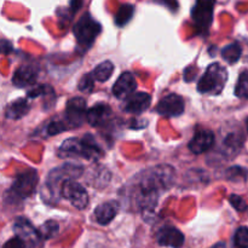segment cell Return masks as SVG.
<instances>
[{
	"label": "cell",
	"mask_w": 248,
	"mask_h": 248,
	"mask_svg": "<svg viewBox=\"0 0 248 248\" xmlns=\"http://www.w3.org/2000/svg\"><path fill=\"white\" fill-rule=\"evenodd\" d=\"M174 170L169 165H160L143 171L131 184L130 198L137 210H153L160 195L174 183Z\"/></svg>",
	"instance_id": "cell-1"
},
{
	"label": "cell",
	"mask_w": 248,
	"mask_h": 248,
	"mask_svg": "<svg viewBox=\"0 0 248 248\" xmlns=\"http://www.w3.org/2000/svg\"><path fill=\"white\" fill-rule=\"evenodd\" d=\"M84 172V167L77 164H64L56 167L47 174L45 186L43 189V198L47 202H57L60 200L61 190L67 181H74Z\"/></svg>",
	"instance_id": "cell-2"
},
{
	"label": "cell",
	"mask_w": 248,
	"mask_h": 248,
	"mask_svg": "<svg viewBox=\"0 0 248 248\" xmlns=\"http://www.w3.org/2000/svg\"><path fill=\"white\" fill-rule=\"evenodd\" d=\"M58 156L79 157L85 160H98L103 156V150L97 144L92 135H85L82 138H69L62 143L58 149Z\"/></svg>",
	"instance_id": "cell-3"
},
{
	"label": "cell",
	"mask_w": 248,
	"mask_h": 248,
	"mask_svg": "<svg viewBox=\"0 0 248 248\" xmlns=\"http://www.w3.org/2000/svg\"><path fill=\"white\" fill-rule=\"evenodd\" d=\"M228 80V72L220 63H213L206 69L198 82V91L201 93L219 94Z\"/></svg>",
	"instance_id": "cell-4"
},
{
	"label": "cell",
	"mask_w": 248,
	"mask_h": 248,
	"mask_svg": "<svg viewBox=\"0 0 248 248\" xmlns=\"http://www.w3.org/2000/svg\"><path fill=\"white\" fill-rule=\"evenodd\" d=\"M101 24L96 19L92 18L91 15H82L74 26V35L77 38L78 44L85 50L90 48L101 33Z\"/></svg>",
	"instance_id": "cell-5"
},
{
	"label": "cell",
	"mask_w": 248,
	"mask_h": 248,
	"mask_svg": "<svg viewBox=\"0 0 248 248\" xmlns=\"http://www.w3.org/2000/svg\"><path fill=\"white\" fill-rule=\"evenodd\" d=\"M38 182L39 178L35 170H27L16 177V179L12 183L11 189H10V194L16 200H23V199L29 198L35 191Z\"/></svg>",
	"instance_id": "cell-6"
},
{
	"label": "cell",
	"mask_w": 248,
	"mask_h": 248,
	"mask_svg": "<svg viewBox=\"0 0 248 248\" xmlns=\"http://www.w3.org/2000/svg\"><path fill=\"white\" fill-rule=\"evenodd\" d=\"M87 118L86 102L81 97H73L67 102L64 111V121L69 128L79 127Z\"/></svg>",
	"instance_id": "cell-7"
},
{
	"label": "cell",
	"mask_w": 248,
	"mask_h": 248,
	"mask_svg": "<svg viewBox=\"0 0 248 248\" xmlns=\"http://www.w3.org/2000/svg\"><path fill=\"white\" fill-rule=\"evenodd\" d=\"M61 195L78 210H84L89 203V195L84 186L75 181H67L62 186Z\"/></svg>",
	"instance_id": "cell-8"
},
{
	"label": "cell",
	"mask_w": 248,
	"mask_h": 248,
	"mask_svg": "<svg viewBox=\"0 0 248 248\" xmlns=\"http://www.w3.org/2000/svg\"><path fill=\"white\" fill-rule=\"evenodd\" d=\"M12 228H14V232L16 234V236L19 237L26 244L27 247L35 248L39 246V244L41 241L39 230H36L28 219H26L23 217L16 218Z\"/></svg>",
	"instance_id": "cell-9"
},
{
	"label": "cell",
	"mask_w": 248,
	"mask_h": 248,
	"mask_svg": "<svg viewBox=\"0 0 248 248\" xmlns=\"http://www.w3.org/2000/svg\"><path fill=\"white\" fill-rule=\"evenodd\" d=\"M156 111L167 118L179 116L184 113V101L179 94H167L162 97L156 106Z\"/></svg>",
	"instance_id": "cell-10"
},
{
	"label": "cell",
	"mask_w": 248,
	"mask_h": 248,
	"mask_svg": "<svg viewBox=\"0 0 248 248\" xmlns=\"http://www.w3.org/2000/svg\"><path fill=\"white\" fill-rule=\"evenodd\" d=\"M213 7H215V2L212 1H198L194 5L191 16L196 27L201 31H206L212 24Z\"/></svg>",
	"instance_id": "cell-11"
},
{
	"label": "cell",
	"mask_w": 248,
	"mask_h": 248,
	"mask_svg": "<svg viewBox=\"0 0 248 248\" xmlns=\"http://www.w3.org/2000/svg\"><path fill=\"white\" fill-rule=\"evenodd\" d=\"M215 144V135L210 130H199L194 135L193 140L189 142V150L199 155L210 150Z\"/></svg>",
	"instance_id": "cell-12"
},
{
	"label": "cell",
	"mask_w": 248,
	"mask_h": 248,
	"mask_svg": "<svg viewBox=\"0 0 248 248\" xmlns=\"http://www.w3.org/2000/svg\"><path fill=\"white\" fill-rule=\"evenodd\" d=\"M136 89H137V81L135 77L130 72H126L123 73L114 84L113 94L116 98L126 99L135 93Z\"/></svg>",
	"instance_id": "cell-13"
},
{
	"label": "cell",
	"mask_w": 248,
	"mask_h": 248,
	"mask_svg": "<svg viewBox=\"0 0 248 248\" xmlns=\"http://www.w3.org/2000/svg\"><path fill=\"white\" fill-rule=\"evenodd\" d=\"M152 103V97L147 92H136L125 99L123 104L124 111L130 114H140L147 110Z\"/></svg>",
	"instance_id": "cell-14"
},
{
	"label": "cell",
	"mask_w": 248,
	"mask_h": 248,
	"mask_svg": "<svg viewBox=\"0 0 248 248\" xmlns=\"http://www.w3.org/2000/svg\"><path fill=\"white\" fill-rule=\"evenodd\" d=\"M39 69L31 64H23L15 72L12 82L17 87H29L33 86L38 79Z\"/></svg>",
	"instance_id": "cell-15"
},
{
	"label": "cell",
	"mask_w": 248,
	"mask_h": 248,
	"mask_svg": "<svg viewBox=\"0 0 248 248\" xmlns=\"http://www.w3.org/2000/svg\"><path fill=\"white\" fill-rule=\"evenodd\" d=\"M111 108L106 103H98L94 104L91 109L87 110V123L92 126V127H101V126L106 125L111 118Z\"/></svg>",
	"instance_id": "cell-16"
},
{
	"label": "cell",
	"mask_w": 248,
	"mask_h": 248,
	"mask_svg": "<svg viewBox=\"0 0 248 248\" xmlns=\"http://www.w3.org/2000/svg\"><path fill=\"white\" fill-rule=\"evenodd\" d=\"M156 240L161 246L181 248L184 245V235L174 227H165L157 232Z\"/></svg>",
	"instance_id": "cell-17"
},
{
	"label": "cell",
	"mask_w": 248,
	"mask_h": 248,
	"mask_svg": "<svg viewBox=\"0 0 248 248\" xmlns=\"http://www.w3.org/2000/svg\"><path fill=\"white\" fill-rule=\"evenodd\" d=\"M119 211V203L116 201H107L97 206L94 210V218L101 225H107L116 217Z\"/></svg>",
	"instance_id": "cell-18"
},
{
	"label": "cell",
	"mask_w": 248,
	"mask_h": 248,
	"mask_svg": "<svg viewBox=\"0 0 248 248\" xmlns=\"http://www.w3.org/2000/svg\"><path fill=\"white\" fill-rule=\"evenodd\" d=\"M31 109L28 101L27 99H17L10 103L5 109V116L11 120H18V119L23 118Z\"/></svg>",
	"instance_id": "cell-19"
},
{
	"label": "cell",
	"mask_w": 248,
	"mask_h": 248,
	"mask_svg": "<svg viewBox=\"0 0 248 248\" xmlns=\"http://www.w3.org/2000/svg\"><path fill=\"white\" fill-rule=\"evenodd\" d=\"M242 144H244V140H242L241 135H237V133H230L227 136V138L224 140V145H223V149L224 153L230 157L236 156L237 154L241 150Z\"/></svg>",
	"instance_id": "cell-20"
},
{
	"label": "cell",
	"mask_w": 248,
	"mask_h": 248,
	"mask_svg": "<svg viewBox=\"0 0 248 248\" xmlns=\"http://www.w3.org/2000/svg\"><path fill=\"white\" fill-rule=\"evenodd\" d=\"M114 72V64L110 61H104V62L99 63L92 72V77L94 80L99 82H104L111 77Z\"/></svg>",
	"instance_id": "cell-21"
},
{
	"label": "cell",
	"mask_w": 248,
	"mask_h": 248,
	"mask_svg": "<svg viewBox=\"0 0 248 248\" xmlns=\"http://www.w3.org/2000/svg\"><path fill=\"white\" fill-rule=\"evenodd\" d=\"M242 53V48L240 46L239 43H232L230 45H227L222 51V56L224 58L225 62H228L229 64L232 63H236L240 60Z\"/></svg>",
	"instance_id": "cell-22"
},
{
	"label": "cell",
	"mask_w": 248,
	"mask_h": 248,
	"mask_svg": "<svg viewBox=\"0 0 248 248\" xmlns=\"http://www.w3.org/2000/svg\"><path fill=\"white\" fill-rule=\"evenodd\" d=\"M133 14H135V7L131 4H125L119 9L118 14L115 16V23L119 27H124L125 24H127L130 22V19L132 18Z\"/></svg>",
	"instance_id": "cell-23"
},
{
	"label": "cell",
	"mask_w": 248,
	"mask_h": 248,
	"mask_svg": "<svg viewBox=\"0 0 248 248\" xmlns=\"http://www.w3.org/2000/svg\"><path fill=\"white\" fill-rule=\"evenodd\" d=\"M235 94L239 98L248 99V70H244L240 74L235 87Z\"/></svg>",
	"instance_id": "cell-24"
},
{
	"label": "cell",
	"mask_w": 248,
	"mask_h": 248,
	"mask_svg": "<svg viewBox=\"0 0 248 248\" xmlns=\"http://www.w3.org/2000/svg\"><path fill=\"white\" fill-rule=\"evenodd\" d=\"M58 229H60V227H58L57 223L53 222V220H48L39 228V234H40L41 239L44 240L52 239L58 232Z\"/></svg>",
	"instance_id": "cell-25"
},
{
	"label": "cell",
	"mask_w": 248,
	"mask_h": 248,
	"mask_svg": "<svg viewBox=\"0 0 248 248\" xmlns=\"http://www.w3.org/2000/svg\"><path fill=\"white\" fill-rule=\"evenodd\" d=\"M234 245L236 248H248V228L241 227L236 230L234 236Z\"/></svg>",
	"instance_id": "cell-26"
},
{
	"label": "cell",
	"mask_w": 248,
	"mask_h": 248,
	"mask_svg": "<svg viewBox=\"0 0 248 248\" xmlns=\"http://www.w3.org/2000/svg\"><path fill=\"white\" fill-rule=\"evenodd\" d=\"M248 171L242 167H232L227 171V177L230 181H246Z\"/></svg>",
	"instance_id": "cell-27"
},
{
	"label": "cell",
	"mask_w": 248,
	"mask_h": 248,
	"mask_svg": "<svg viewBox=\"0 0 248 248\" xmlns=\"http://www.w3.org/2000/svg\"><path fill=\"white\" fill-rule=\"evenodd\" d=\"M68 125L65 124V121L62 120H53L51 121L47 125V128H46V132H47L48 136H55L57 133L63 132V131L68 130Z\"/></svg>",
	"instance_id": "cell-28"
},
{
	"label": "cell",
	"mask_w": 248,
	"mask_h": 248,
	"mask_svg": "<svg viewBox=\"0 0 248 248\" xmlns=\"http://www.w3.org/2000/svg\"><path fill=\"white\" fill-rule=\"evenodd\" d=\"M93 77H92V73H90V74H86L84 75V77L81 78V80H80L79 82V90L82 92H91L92 89H93Z\"/></svg>",
	"instance_id": "cell-29"
},
{
	"label": "cell",
	"mask_w": 248,
	"mask_h": 248,
	"mask_svg": "<svg viewBox=\"0 0 248 248\" xmlns=\"http://www.w3.org/2000/svg\"><path fill=\"white\" fill-rule=\"evenodd\" d=\"M229 201H230V203H232V207H234L236 211H239V212H244V211L247 208V205H246V202H245L244 199H242L241 196L236 195V194H232V195H230Z\"/></svg>",
	"instance_id": "cell-30"
},
{
	"label": "cell",
	"mask_w": 248,
	"mask_h": 248,
	"mask_svg": "<svg viewBox=\"0 0 248 248\" xmlns=\"http://www.w3.org/2000/svg\"><path fill=\"white\" fill-rule=\"evenodd\" d=\"M26 247H27L26 244H24V242L17 236L10 239L9 241L2 246V248H26Z\"/></svg>",
	"instance_id": "cell-31"
},
{
	"label": "cell",
	"mask_w": 248,
	"mask_h": 248,
	"mask_svg": "<svg viewBox=\"0 0 248 248\" xmlns=\"http://www.w3.org/2000/svg\"><path fill=\"white\" fill-rule=\"evenodd\" d=\"M211 248H227V245L224 242H218V244H216L215 246H212Z\"/></svg>",
	"instance_id": "cell-32"
},
{
	"label": "cell",
	"mask_w": 248,
	"mask_h": 248,
	"mask_svg": "<svg viewBox=\"0 0 248 248\" xmlns=\"http://www.w3.org/2000/svg\"><path fill=\"white\" fill-rule=\"evenodd\" d=\"M246 124H247V131H248V119H247V121H246Z\"/></svg>",
	"instance_id": "cell-33"
}]
</instances>
